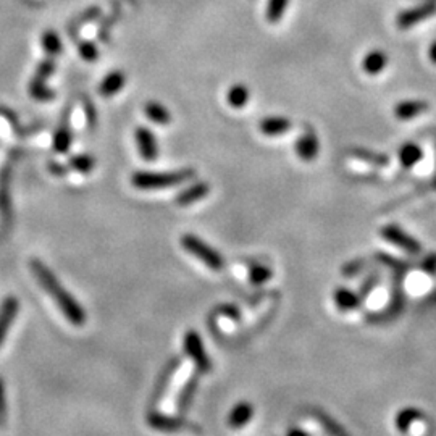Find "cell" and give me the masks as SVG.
I'll return each mask as SVG.
<instances>
[{
    "instance_id": "1",
    "label": "cell",
    "mask_w": 436,
    "mask_h": 436,
    "mask_svg": "<svg viewBox=\"0 0 436 436\" xmlns=\"http://www.w3.org/2000/svg\"><path fill=\"white\" fill-rule=\"evenodd\" d=\"M31 270L34 273L39 285L47 291V294L55 301L58 309L62 310L65 318L72 325H75V327H83V325L86 323L85 309H83L80 303L60 285L57 276L49 270L47 265H45L44 262L38 261V259H34V261H31Z\"/></svg>"
},
{
    "instance_id": "2",
    "label": "cell",
    "mask_w": 436,
    "mask_h": 436,
    "mask_svg": "<svg viewBox=\"0 0 436 436\" xmlns=\"http://www.w3.org/2000/svg\"><path fill=\"white\" fill-rule=\"evenodd\" d=\"M196 176L193 168H181L173 171H136L131 176V184L141 191H155L186 183Z\"/></svg>"
},
{
    "instance_id": "3",
    "label": "cell",
    "mask_w": 436,
    "mask_h": 436,
    "mask_svg": "<svg viewBox=\"0 0 436 436\" xmlns=\"http://www.w3.org/2000/svg\"><path fill=\"white\" fill-rule=\"evenodd\" d=\"M181 246L194 257L206 263V267L213 272H221L225 268V259L217 252L215 249L204 243L201 238L194 235L181 236Z\"/></svg>"
},
{
    "instance_id": "4",
    "label": "cell",
    "mask_w": 436,
    "mask_h": 436,
    "mask_svg": "<svg viewBox=\"0 0 436 436\" xmlns=\"http://www.w3.org/2000/svg\"><path fill=\"white\" fill-rule=\"evenodd\" d=\"M436 15V0H430V2H424L422 6H417L409 10L401 12L396 18V25L399 30H409L414 28L425 20Z\"/></svg>"
},
{
    "instance_id": "5",
    "label": "cell",
    "mask_w": 436,
    "mask_h": 436,
    "mask_svg": "<svg viewBox=\"0 0 436 436\" xmlns=\"http://www.w3.org/2000/svg\"><path fill=\"white\" fill-rule=\"evenodd\" d=\"M183 346H184V349H186L188 356L191 357L194 364H196V367H197L199 372H201V373H208V372H210V370H212V362L207 357L206 349H204L201 336H199L196 331L189 330L186 335H184Z\"/></svg>"
},
{
    "instance_id": "6",
    "label": "cell",
    "mask_w": 436,
    "mask_h": 436,
    "mask_svg": "<svg viewBox=\"0 0 436 436\" xmlns=\"http://www.w3.org/2000/svg\"><path fill=\"white\" fill-rule=\"evenodd\" d=\"M147 422L152 428L164 431V433H178V431H193V433H199L201 428L196 425L189 424L186 420L176 419V417H168L164 414H157V412H152L147 417Z\"/></svg>"
},
{
    "instance_id": "7",
    "label": "cell",
    "mask_w": 436,
    "mask_h": 436,
    "mask_svg": "<svg viewBox=\"0 0 436 436\" xmlns=\"http://www.w3.org/2000/svg\"><path fill=\"white\" fill-rule=\"evenodd\" d=\"M382 236L388 243H391L397 248L407 250L409 254H420L422 246L417 243V239L412 238L411 235H407L406 231H402L397 225H386L382 228Z\"/></svg>"
},
{
    "instance_id": "8",
    "label": "cell",
    "mask_w": 436,
    "mask_h": 436,
    "mask_svg": "<svg viewBox=\"0 0 436 436\" xmlns=\"http://www.w3.org/2000/svg\"><path fill=\"white\" fill-rule=\"evenodd\" d=\"M296 154H298L299 159H303L304 162H312L318 157L320 152V141L317 138V133L315 129L310 127H305L304 133L301 134L296 141Z\"/></svg>"
},
{
    "instance_id": "9",
    "label": "cell",
    "mask_w": 436,
    "mask_h": 436,
    "mask_svg": "<svg viewBox=\"0 0 436 436\" xmlns=\"http://www.w3.org/2000/svg\"><path fill=\"white\" fill-rule=\"evenodd\" d=\"M134 136H136L138 149L142 159L152 162L159 157V144H157L154 133H152L149 128H138Z\"/></svg>"
},
{
    "instance_id": "10",
    "label": "cell",
    "mask_w": 436,
    "mask_h": 436,
    "mask_svg": "<svg viewBox=\"0 0 436 436\" xmlns=\"http://www.w3.org/2000/svg\"><path fill=\"white\" fill-rule=\"evenodd\" d=\"M18 310H20V303L15 298H7L0 305V346L6 341L13 320L17 318Z\"/></svg>"
},
{
    "instance_id": "11",
    "label": "cell",
    "mask_w": 436,
    "mask_h": 436,
    "mask_svg": "<svg viewBox=\"0 0 436 436\" xmlns=\"http://www.w3.org/2000/svg\"><path fill=\"white\" fill-rule=\"evenodd\" d=\"M210 193V186L206 183V181H197L193 186H189L188 189H183L178 196H176V204L179 207H188L191 204H196L197 201H201Z\"/></svg>"
},
{
    "instance_id": "12",
    "label": "cell",
    "mask_w": 436,
    "mask_h": 436,
    "mask_svg": "<svg viewBox=\"0 0 436 436\" xmlns=\"http://www.w3.org/2000/svg\"><path fill=\"white\" fill-rule=\"evenodd\" d=\"M428 109L430 104L426 100H404L396 105L394 113H396V117L399 120H412L420 117V115H424L425 112H428Z\"/></svg>"
},
{
    "instance_id": "13",
    "label": "cell",
    "mask_w": 436,
    "mask_h": 436,
    "mask_svg": "<svg viewBox=\"0 0 436 436\" xmlns=\"http://www.w3.org/2000/svg\"><path fill=\"white\" fill-rule=\"evenodd\" d=\"M124 85H127V75L122 72V69H115V72L109 73L104 80H102L99 86V92L102 97H112L115 94H118L120 91L123 89Z\"/></svg>"
},
{
    "instance_id": "14",
    "label": "cell",
    "mask_w": 436,
    "mask_h": 436,
    "mask_svg": "<svg viewBox=\"0 0 436 436\" xmlns=\"http://www.w3.org/2000/svg\"><path fill=\"white\" fill-rule=\"evenodd\" d=\"M291 128H293V123L290 118L285 117H267L259 124V129L268 138L280 136V134L290 131Z\"/></svg>"
},
{
    "instance_id": "15",
    "label": "cell",
    "mask_w": 436,
    "mask_h": 436,
    "mask_svg": "<svg viewBox=\"0 0 436 436\" xmlns=\"http://www.w3.org/2000/svg\"><path fill=\"white\" fill-rule=\"evenodd\" d=\"M388 65V55L383 52V50H372L364 57V62H362V68L364 72L370 76H377L380 73L386 68Z\"/></svg>"
},
{
    "instance_id": "16",
    "label": "cell",
    "mask_w": 436,
    "mask_h": 436,
    "mask_svg": "<svg viewBox=\"0 0 436 436\" xmlns=\"http://www.w3.org/2000/svg\"><path fill=\"white\" fill-rule=\"evenodd\" d=\"M397 157H399V164H401L402 168L409 170L422 160V157H424V151H422V147L417 142H406L404 146H401V149H399Z\"/></svg>"
},
{
    "instance_id": "17",
    "label": "cell",
    "mask_w": 436,
    "mask_h": 436,
    "mask_svg": "<svg viewBox=\"0 0 436 436\" xmlns=\"http://www.w3.org/2000/svg\"><path fill=\"white\" fill-rule=\"evenodd\" d=\"M252 404H249V402H239V404H236L233 407V411H231V414L228 417V424L231 428H241V426L249 424V420L252 419Z\"/></svg>"
},
{
    "instance_id": "18",
    "label": "cell",
    "mask_w": 436,
    "mask_h": 436,
    "mask_svg": "<svg viewBox=\"0 0 436 436\" xmlns=\"http://www.w3.org/2000/svg\"><path fill=\"white\" fill-rule=\"evenodd\" d=\"M351 155H354L356 159H359L362 162H367L370 165L375 166H386L389 164L388 155L382 154V152H373L369 149H364V147H352L349 151Z\"/></svg>"
},
{
    "instance_id": "19",
    "label": "cell",
    "mask_w": 436,
    "mask_h": 436,
    "mask_svg": "<svg viewBox=\"0 0 436 436\" xmlns=\"http://www.w3.org/2000/svg\"><path fill=\"white\" fill-rule=\"evenodd\" d=\"M144 112H146L149 120H152V122L157 124H162V127H165V124H168L171 122V113L166 110V107L160 104V102H147V104L144 105Z\"/></svg>"
},
{
    "instance_id": "20",
    "label": "cell",
    "mask_w": 436,
    "mask_h": 436,
    "mask_svg": "<svg viewBox=\"0 0 436 436\" xmlns=\"http://www.w3.org/2000/svg\"><path fill=\"white\" fill-rule=\"evenodd\" d=\"M73 136L72 131H69V127L67 123V120H63L62 124H60L57 131L54 134V149L58 152V154H67L72 147Z\"/></svg>"
},
{
    "instance_id": "21",
    "label": "cell",
    "mask_w": 436,
    "mask_h": 436,
    "mask_svg": "<svg viewBox=\"0 0 436 436\" xmlns=\"http://www.w3.org/2000/svg\"><path fill=\"white\" fill-rule=\"evenodd\" d=\"M335 303L341 310H356L360 305V298L346 287H338L335 291Z\"/></svg>"
},
{
    "instance_id": "22",
    "label": "cell",
    "mask_w": 436,
    "mask_h": 436,
    "mask_svg": "<svg viewBox=\"0 0 436 436\" xmlns=\"http://www.w3.org/2000/svg\"><path fill=\"white\" fill-rule=\"evenodd\" d=\"M41 44H43L45 54L49 57H57L63 50L62 39H60V36L55 31H45L43 38H41Z\"/></svg>"
},
{
    "instance_id": "23",
    "label": "cell",
    "mask_w": 436,
    "mask_h": 436,
    "mask_svg": "<svg viewBox=\"0 0 436 436\" xmlns=\"http://www.w3.org/2000/svg\"><path fill=\"white\" fill-rule=\"evenodd\" d=\"M226 97H228V104L231 107H235V109H243V107L249 102L250 92L248 87L239 83V85H235L233 87H231Z\"/></svg>"
},
{
    "instance_id": "24",
    "label": "cell",
    "mask_w": 436,
    "mask_h": 436,
    "mask_svg": "<svg viewBox=\"0 0 436 436\" xmlns=\"http://www.w3.org/2000/svg\"><path fill=\"white\" fill-rule=\"evenodd\" d=\"M30 94L39 102H49L55 97V92L50 91L49 87L45 86V81L39 80V78L36 76L32 78V81L30 83Z\"/></svg>"
},
{
    "instance_id": "25",
    "label": "cell",
    "mask_w": 436,
    "mask_h": 436,
    "mask_svg": "<svg viewBox=\"0 0 436 436\" xmlns=\"http://www.w3.org/2000/svg\"><path fill=\"white\" fill-rule=\"evenodd\" d=\"M69 166L75 171H78V173L87 175L91 173L92 168L96 166V160L92 159L89 154H78L69 159Z\"/></svg>"
},
{
    "instance_id": "26",
    "label": "cell",
    "mask_w": 436,
    "mask_h": 436,
    "mask_svg": "<svg viewBox=\"0 0 436 436\" xmlns=\"http://www.w3.org/2000/svg\"><path fill=\"white\" fill-rule=\"evenodd\" d=\"M290 0H268L267 6V20L272 25H276L281 20L283 13H285Z\"/></svg>"
},
{
    "instance_id": "27",
    "label": "cell",
    "mask_w": 436,
    "mask_h": 436,
    "mask_svg": "<svg viewBox=\"0 0 436 436\" xmlns=\"http://www.w3.org/2000/svg\"><path fill=\"white\" fill-rule=\"evenodd\" d=\"M422 417V412L417 411V409H404L401 411L396 417V426L401 431H407L409 430V426L414 424V422L417 419H420Z\"/></svg>"
},
{
    "instance_id": "28",
    "label": "cell",
    "mask_w": 436,
    "mask_h": 436,
    "mask_svg": "<svg viewBox=\"0 0 436 436\" xmlns=\"http://www.w3.org/2000/svg\"><path fill=\"white\" fill-rule=\"evenodd\" d=\"M196 388H197L196 378H191V380H189L188 384H184L183 391H181L179 399H178V411L179 412H184L189 407V404H191Z\"/></svg>"
},
{
    "instance_id": "29",
    "label": "cell",
    "mask_w": 436,
    "mask_h": 436,
    "mask_svg": "<svg viewBox=\"0 0 436 436\" xmlns=\"http://www.w3.org/2000/svg\"><path fill=\"white\" fill-rule=\"evenodd\" d=\"M249 278L254 285H263V283L268 281L272 278V270L270 268L263 267V265H254L250 267Z\"/></svg>"
},
{
    "instance_id": "30",
    "label": "cell",
    "mask_w": 436,
    "mask_h": 436,
    "mask_svg": "<svg viewBox=\"0 0 436 436\" xmlns=\"http://www.w3.org/2000/svg\"><path fill=\"white\" fill-rule=\"evenodd\" d=\"M78 50H80V55L86 62H96L99 58V49L91 41H81L80 45H78Z\"/></svg>"
},
{
    "instance_id": "31",
    "label": "cell",
    "mask_w": 436,
    "mask_h": 436,
    "mask_svg": "<svg viewBox=\"0 0 436 436\" xmlns=\"http://www.w3.org/2000/svg\"><path fill=\"white\" fill-rule=\"evenodd\" d=\"M100 12H102L100 7H91V8H87V10L80 17V20L75 21V23H73V25H72L73 34H76V31L80 30V26L86 25V23H89L91 20H94V18L99 17Z\"/></svg>"
},
{
    "instance_id": "32",
    "label": "cell",
    "mask_w": 436,
    "mask_h": 436,
    "mask_svg": "<svg viewBox=\"0 0 436 436\" xmlns=\"http://www.w3.org/2000/svg\"><path fill=\"white\" fill-rule=\"evenodd\" d=\"M54 72H55V62H54V57H49L47 60H44V62H41V63H39L38 72H36V78H39V80L47 81L49 78L54 75Z\"/></svg>"
},
{
    "instance_id": "33",
    "label": "cell",
    "mask_w": 436,
    "mask_h": 436,
    "mask_svg": "<svg viewBox=\"0 0 436 436\" xmlns=\"http://www.w3.org/2000/svg\"><path fill=\"white\" fill-rule=\"evenodd\" d=\"M7 420V396H6V384L0 378V425L6 424Z\"/></svg>"
},
{
    "instance_id": "34",
    "label": "cell",
    "mask_w": 436,
    "mask_h": 436,
    "mask_svg": "<svg viewBox=\"0 0 436 436\" xmlns=\"http://www.w3.org/2000/svg\"><path fill=\"white\" fill-rule=\"evenodd\" d=\"M117 18H118V10H115L113 15L109 18V21H105L104 25L100 26V39H102V41H105V31H107V36H109L110 28H112V26L115 25V21H117Z\"/></svg>"
},
{
    "instance_id": "35",
    "label": "cell",
    "mask_w": 436,
    "mask_h": 436,
    "mask_svg": "<svg viewBox=\"0 0 436 436\" xmlns=\"http://www.w3.org/2000/svg\"><path fill=\"white\" fill-rule=\"evenodd\" d=\"M49 168H50V171H52L54 175H57V176H65V175H67V168H65V166H62L60 164H54V162H50Z\"/></svg>"
},
{
    "instance_id": "36",
    "label": "cell",
    "mask_w": 436,
    "mask_h": 436,
    "mask_svg": "<svg viewBox=\"0 0 436 436\" xmlns=\"http://www.w3.org/2000/svg\"><path fill=\"white\" fill-rule=\"evenodd\" d=\"M428 57H430V60H431V63L436 65V41H435L433 44L430 45V49H428Z\"/></svg>"
},
{
    "instance_id": "37",
    "label": "cell",
    "mask_w": 436,
    "mask_h": 436,
    "mask_svg": "<svg viewBox=\"0 0 436 436\" xmlns=\"http://www.w3.org/2000/svg\"><path fill=\"white\" fill-rule=\"evenodd\" d=\"M287 436H309L305 431H303L301 428H293L290 430V433H287Z\"/></svg>"
},
{
    "instance_id": "38",
    "label": "cell",
    "mask_w": 436,
    "mask_h": 436,
    "mask_svg": "<svg viewBox=\"0 0 436 436\" xmlns=\"http://www.w3.org/2000/svg\"><path fill=\"white\" fill-rule=\"evenodd\" d=\"M424 2H430V0H424Z\"/></svg>"
}]
</instances>
